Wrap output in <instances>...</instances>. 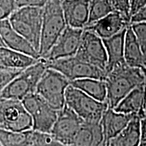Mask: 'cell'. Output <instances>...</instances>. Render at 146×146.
I'll list each match as a JSON object with an SVG mask.
<instances>
[{"mask_svg":"<svg viewBox=\"0 0 146 146\" xmlns=\"http://www.w3.org/2000/svg\"><path fill=\"white\" fill-rule=\"evenodd\" d=\"M141 143L140 118L135 114L116 136L109 140V146H139Z\"/></svg>","mask_w":146,"mask_h":146,"instance_id":"19","label":"cell"},{"mask_svg":"<svg viewBox=\"0 0 146 146\" xmlns=\"http://www.w3.org/2000/svg\"><path fill=\"white\" fill-rule=\"evenodd\" d=\"M131 27L139 44L143 54L144 64L146 67V23H132L131 24Z\"/></svg>","mask_w":146,"mask_h":146,"instance_id":"27","label":"cell"},{"mask_svg":"<svg viewBox=\"0 0 146 146\" xmlns=\"http://www.w3.org/2000/svg\"><path fill=\"white\" fill-rule=\"evenodd\" d=\"M141 22L146 23V5L131 17V24Z\"/></svg>","mask_w":146,"mask_h":146,"instance_id":"33","label":"cell"},{"mask_svg":"<svg viewBox=\"0 0 146 146\" xmlns=\"http://www.w3.org/2000/svg\"><path fill=\"white\" fill-rule=\"evenodd\" d=\"M141 125V143L146 142V115L144 117L140 118Z\"/></svg>","mask_w":146,"mask_h":146,"instance_id":"34","label":"cell"},{"mask_svg":"<svg viewBox=\"0 0 146 146\" xmlns=\"http://www.w3.org/2000/svg\"><path fill=\"white\" fill-rule=\"evenodd\" d=\"M18 8L15 0H0V21L9 19Z\"/></svg>","mask_w":146,"mask_h":146,"instance_id":"29","label":"cell"},{"mask_svg":"<svg viewBox=\"0 0 146 146\" xmlns=\"http://www.w3.org/2000/svg\"><path fill=\"white\" fill-rule=\"evenodd\" d=\"M100 146H109V141L104 139V141H102V143L100 144Z\"/></svg>","mask_w":146,"mask_h":146,"instance_id":"35","label":"cell"},{"mask_svg":"<svg viewBox=\"0 0 146 146\" xmlns=\"http://www.w3.org/2000/svg\"><path fill=\"white\" fill-rule=\"evenodd\" d=\"M83 32V29L66 26L43 59L50 61L75 56Z\"/></svg>","mask_w":146,"mask_h":146,"instance_id":"12","label":"cell"},{"mask_svg":"<svg viewBox=\"0 0 146 146\" xmlns=\"http://www.w3.org/2000/svg\"><path fill=\"white\" fill-rule=\"evenodd\" d=\"M23 69H0V95L2 91L11 83Z\"/></svg>","mask_w":146,"mask_h":146,"instance_id":"28","label":"cell"},{"mask_svg":"<svg viewBox=\"0 0 146 146\" xmlns=\"http://www.w3.org/2000/svg\"><path fill=\"white\" fill-rule=\"evenodd\" d=\"M70 81L62 74L47 68L36 86L35 93L56 110L65 105V92Z\"/></svg>","mask_w":146,"mask_h":146,"instance_id":"6","label":"cell"},{"mask_svg":"<svg viewBox=\"0 0 146 146\" xmlns=\"http://www.w3.org/2000/svg\"><path fill=\"white\" fill-rule=\"evenodd\" d=\"M65 105L84 121L89 122H100L108 108L106 102L98 101L70 85L65 92Z\"/></svg>","mask_w":146,"mask_h":146,"instance_id":"5","label":"cell"},{"mask_svg":"<svg viewBox=\"0 0 146 146\" xmlns=\"http://www.w3.org/2000/svg\"><path fill=\"white\" fill-rule=\"evenodd\" d=\"M47 67L54 69L65 76L70 82L84 78H95L104 81L106 72L74 56L55 60H45Z\"/></svg>","mask_w":146,"mask_h":146,"instance_id":"7","label":"cell"},{"mask_svg":"<svg viewBox=\"0 0 146 146\" xmlns=\"http://www.w3.org/2000/svg\"><path fill=\"white\" fill-rule=\"evenodd\" d=\"M0 47H5L4 43H3V42L2 41V39H1V36H0Z\"/></svg>","mask_w":146,"mask_h":146,"instance_id":"36","label":"cell"},{"mask_svg":"<svg viewBox=\"0 0 146 146\" xmlns=\"http://www.w3.org/2000/svg\"><path fill=\"white\" fill-rule=\"evenodd\" d=\"M32 128V118L21 101L0 98V129L19 132Z\"/></svg>","mask_w":146,"mask_h":146,"instance_id":"9","label":"cell"},{"mask_svg":"<svg viewBox=\"0 0 146 146\" xmlns=\"http://www.w3.org/2000/svg\"><path fill=\"white\" fill-rule=\"evenodd\" d=\"M114 11H117L131 21L129 0H110Z\"/></svg>","mask_w":146,"mask_h":146,"instance_id":"30","label":"cell"},{"mask_svg":"<svg viewBox=\"0 0 146 146\" xmlns=\"http://www.w3.org/2000/svg\"><path fill=\"white\" fill-rule=\"evenodd\" d=\"M146 5V0H129L131 17Z\"/></svg>","mask_w":146,"mask_h":146,"instance_id":"32","label":"cell"},{"mask_svg":"<svg viewBox=\"0 0 146 146\" xmlns=\"http://www.w3.org/2000/svg\"><path fill=\"white\" fill-rule=\"evenodd\" d=\"M30 146H70L57 141L50 133H41L33 130L31 143Z\"/></svg>","mask_w":146,"mask_h":146,"instance_id":"26","label":"cell"},{"mask_svg":"<svg viewBox=\"0 0 146 146\" xmlns=\"http://www.w3.org/2000/svg\"><path fill=\"white\" fill-rule=\"evenodd\" d=\"M43 8L41 38L39 49L40 58L50 52L60 35L66 27L61 0H50Z\"/></svg>","mask_w":146,"mask_h":146,"instance_id":"2","label":"cell"},{"mask_svg":"<svg viewBox=\"0 0 146 146\" xmlns=\"http://www.w3.org/2000/svg\"><path fill=\"white\" fill-rule=\"evenodd\" d=\"M75 56L106 71L108 58L103 39L91 31L83 29Z\"/></svg>","mask_w":146,"mask_h":146,"instance_id":"10","label":"cell"},{"mask_svg":"<svg viewBox=\"0 0 146 146\" xmlns=\"http://www.w3.org/2000/svg\"><path fill=\"white\" fill-rule=\"evenodd\" d=\"M18 7L37 6L43 7L50 0H15Z\"/></svg>","mask_w":146,"mask_h":146,"instance_id":"31","label":"cell"},{"mask_svg":"<svg viewBox=\"0 0 146 146\" xmlns=\"http://www.w3.org/2000/svg\"><path fill=\"white\" fill-rule=\"evenodd\" d=\"M33 129L25 131H10L0 129V142L3 146H30Z\"/></svg>","mask_w":146,"mask_h":146,"instance_id":"24","label":"cell"},{"mask_svg":"<svg viewBox=\"0 0 146 146\" xmlns=\"http://www.w3.org/2000/svg\"><path fill=\"white\" fill-rule=\"evenodd\" d=\"M37 60L6 47H0V69H25Z\"/></svg>","mask_w":146,"mask_h":146,"instance_id":"22","label":"cell"},{"mask_svg":"<svg viewBox=\"0 0 146 146\" xmlns=\"http://www.w3.org/2000/svg\"><path fill=\"white\" fill-rule=\"evenodd\" d=\"M103 141L100 122L83 121L70 146H100Z\"/></svg>","mask_w":146,"mask_h":146,"instance_id":"18","label":"cell"},{"mask_svg":"<svg viewBox=\"0 0 146 146\" xmlns=\"http://www.w3.org/2000/svg\"><path fill=\"white\" fill-rule=\"evenodd\" d=\"M61 3L67 26L83 29L87 26L90 0H62Z\"/></svg>","mask_w":146,"mask_h":146,"instance_id":"15","label":"cell"},{"mask_svg":"<svg viewBox=\"0 0 146 146\" xmlns=\"http://www.w3.org/2000/svg\"><path fill=\"white\" fill-rule=\"evenodd\" d=\"M140 146H146V142H143L140 143Z\"/></svg>","mask_w":146,"mask_h":146,"instance_id":"37","label":"cell"},{"mask_svg":"<svg viewBox=\"0 0 146 146\" xmlns=\"http://www.w3.org/2000/svg\"><path fill=\"white\" fill-rule=\"evenodd\" d=\"M114 11L110 0H90L89 20L87 26L96 23Z\"/></svg>","mask_w":146,"mask_h":146,"instance_id":"25","label":"cell"},{"mask_svg":"<svg viewBox=\"0 0 146 146\" xmlns=\"http://www.w3.org/2000/svg\"><path fill=\"white\" fill-rule=\"evenodd\" d=\"M61 1H62V0H61Z\"/></svg>","mask_w":146,"mask_h":146,"instance_id":"40","label":"cell"},{"mask_svg":"<svg viewBox=\"0 0 146 146\" xmlns=\"http://www.w3.org/2000/svg\"><path fill=\"white\" fill-rule=\"evenodd\" d=\"M131 25L130 20L117 11L111 12L83 29L94 33L102 39H108L125 30Z\"/></svg>","mask_w":146,"mask_h":146,"instance_id":"13","label":"cell"},{"mask_svg":"<svg viewBox=\"0 0 146 146\" xmlns=\"http://www.w3.org/2000/svg\"><path fill=\"white\" fill-rule=\"evenodd\" d=\"M83 121L72 109L64 105L58 112V117L50 133L57 141L70 145Z\"/></svg>","mask_w":146,"mask_h":146,"instance_id":"11","label":"cell"},{"mask_svg":"<svg viewBox=\"0 0 146 146\" xmlns=\"http://www.w3.org/2000/svg\"><path fill=\"white\" fill-rule=\"evenodd\" d=\"M21 102L32 118L33 130L50 133L59 111L53 108L35 92L27 96Z\"/></svg>","mask_w":146,"mask_h":146,"instance_id":"8","label":"cell"},{"mask_svg":"<svg viewBox=\"0 0 146 146\" xmlns=\"http://www.w3.org/2000/svg\"><path fill=\"white\" fill-rule=\"evenodd\" d=\"M127 29L111 37L103 39L108 58L106 68V72L110 70L115 66L125 62L124 40Z\"/></svg>","mask_w":146,"mask_h":146,"instance_id":"21","label":"cell"},{"mask_svg":"<svg viewBox=\"0 0 146 146\" xmlns=\"http://www.w3.org/2000/svg\"><path fill=\"white\" fill-rule=\"evenodd\" d=\"M114 110L126 114H137L140 118H143L146 112V82L131 91Z\"/></svg>","mask_w":146,"mask_h":146,"instance_id":"16","label":"cell"},{"mask_svg":"<svg viewBox=\"0 0 146 146\" xmlns=\"http://www.w3.org/2000/svg\"><path fill=\"white\" fill-rule=\"evenodd\" d=\"M43 14V7H19L8 19L12 27L25 37L38 52Z\"/></svg>","mask_w":146,"mask_h":146,"instance_id":"3","label":"cell"},{"mask_svg":"<svg viewBox=\"0 0 146 146\" xmlns=\"http://www.w3.org/2000/svg\"><path fill=\"white\" fill-rule=\"evenodd\" d=\"M0 146H3V145H2V144H1V142H0Z\"/></svg>","mask_w":146,"mask_h":146,"instance_id":"38","label":"cell"},{"mask_svg":"<svg viewBox=\"0 0 146 146\" xmlns=\"http://www.w3.org/2000/svg\"><path fill=\"white\" fill-rule=\"evenodd\" d=\"M139 146H140V145H139Z\"/></svg>","mask_w":146,"mask_h":146,"instance_id":"39","label":"cell"},{"mask_svg":"<svg viewBox=\"0 0 146 146\" xmlns=\"http://www.w3.org/2000/svg\"><path fill=\"white\" fill-rule=\"evenodd\" d=\"M0 36L8 48L28 55L35 59H40L39 52L27 40L12 27L8 19L0 21Z\"/></svg>","mask_w":146,"mask_h":146,"instance_id":"14","label":"cell"},{"mask_svg":"<svg viewBox=\"0 0 146 146\" xmlns=\"http://www.w3.org/2000/svg\"><path fill=\"white\" fill-rule=\"evenodd\" d=\"M109 108H114L125 96L146 82V68L131 67L126 62L115 66L106 72L104 79Z\"/></svg>","mask_w":146,"mask_h":146,"instance_id":"1","label":"cell"},{"mask_svg":"<svg viewBox=\"0 0 146 146\" xmlns=\"http://www.w3.org/2000/svg\"><path fill=\"white\" fill-rule=\"evenodd\" d=\"M47 68L45 60L40 58L33 64L23 69L3 89L0 97L21 101L27 96L35 92L37 84Z\"/></svg>","mask_w":146,"mask_h":146,"instance_id":"4","label":"cell"},{"mask_svg":"<svg viewBox=\"0 0 146 146\" xmlns=\"http://www.w3.org/2000/svg\"><path fill=\"white\" fill-rule=\"evenodd\" d=\"M135 114H126L116 112L114 108H108L104 113L100 123L104 134V139L114 137L125 128Z\"/></svg>","mask_w":146,"mask_h":146,"instance_id":"17","label":"cell"},{"mask_svg":"<svg viewBox=\"0 0 146 146\" xmlns=\"http://www.w3.org/2000/svg\"><path fill=\"white\" fill-rule=\"evenodd\" d=\"M70 85L98 101L106 102L107 91L104 80L95 78H79L71 81Z\"/></svg>","mask_w":146,"mask_h":146,"instance_id":"23","label":"cell"},{"mask_svg":"<svg viewBox=\"0 0 146 146\" xmlns=\"http://www.w3.org/2000/svg\"><path fill=\"white\" fill-rule=\"evenodd\" d=\"M124 59L131 67L145 69L143 54L131 25L127 27L124 40Z\"/></svg>","mask_w":146,"mask_h":146,"instance_id":"20","label":"cell"}]
</instances>
